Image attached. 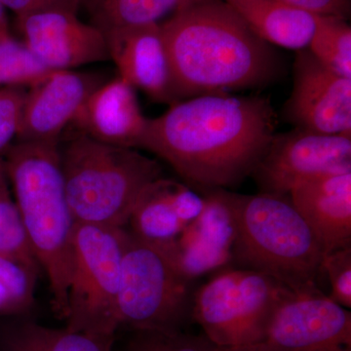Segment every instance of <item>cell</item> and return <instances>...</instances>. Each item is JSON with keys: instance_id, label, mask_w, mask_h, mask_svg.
<instances>
[{"instance_id": "obj_21", "label": "cell", "mask_w": 351, "mask_h": 351, "mask_svg": "<svg viewBox=\"0 0 351 351\" xmlns=\"http://www.w3.org/2000/svg\"><path fill=\"white\" fill-rule=\"evenodd\" d=\"M191 0H84L94 25L101 32L126 25L158 23Z\"/></svg>"}, {"instance_id": "obj_23", "label": "cell", "mask_w": 351, "mask_h": 351, "mask_svg": "<svg viewBox=\"0 0 351 351\" xmlns=\"http://www.w3.org/2000/svg\"><path fill=\"white\" fill-rule=\"evenodd\" d=\"M0 253L39 269L19 208L11 195L3 158H0Z\"/></svg>"}, {"instance_id": "obj_25", "label": "cell", "mask_w": 351, "mask_h": 351, "mask_svg": "<svg viewBox=\"0 0 351 351\" xmlns=\"http://www.w3.org/2000/svg\"><path fill=\"white\" fill-rule=\"evenodd\" d=\"M38 267L0 253V284L6 289L22 313L34 302Z\"/></svg>"}, {"instance_id": "obj_10", "label": "cell", "mask_w": 351, "mask_h": 351, "mask_svg": "<svg viewBox=\"0 0 351 351\" xmlns=\"http://www.w3.org/2000/svg\"><path fill=\"white\" fill-rule=\"evenodd\" d=\"M351 172V137L294 128L274 134L251 174L262 193L289 195L297 184Z\"/></svg>"}, {"instance_id": "obj_7", "label": "cell", "mask_w": 351, "mask_h": 351, "mask_svg": "<svg viewBox=\"0 0 351 351\" xmlns=\"http://www.w3.org/2000/svg\"><path fill=\"white\" fill-rule=\"evenodd\" d=\"M127 228L75 223L71 242L66 328L113 338Z\"/></svg>"}, {"instance_id": "obj_28", "label": "cell", "mask_w": 351, "mask_h": 351, "mask_svg": "<svg viewBox=\"0 0 351 351\" xmlns=\"http://www.w3.org/2000/svg\"><path fill=\"white\" fill-rule=\"evenodd\" d=\"M326 274L330 284L328 297L345 308L351 307V246L325 256L322 274Z\"/></svg>"}, {"instance_id": "obj_20", "label": "cell", "mask_w": 351, "mask_h": 351, "mask_svg": "<svg viewBox=\"0 0 351 351\" xmlns=\"http://www.w3.org/2000/svg\"><path fill=\"white\" fill-rule=\"evenodd\" d=\"M113 338L25 323L4 332L0 351H112Z\"/></svg>"}, {"instance_id": "obj_24", "label": "cell", "mask_w": 351, "mask_h": 351, "mask_svg": "<svg viewBox=\"0 0 351 351\" xmlns=\"http://www.w3.org/2000/svg\"><path fill=\"white\" fill-rule=\"evenodd\" d=\"M52 71L24 43L11 36L0 39V85L31 88Z\"/></svg>"}, {"instance_id": "obj_4", "label": "cell", "mask_w": 351, "mask_h": 351, "mask_svg": "<svg viewBox=\"0 0 351 351\" xmlns=\"http://www.w3.org/2000/svg\"><path fill=\"white\" fill-rule=\"evenodd\" d=\"M233 267L254 270L295 292L314 290L326 253L290 195L233 193Z\"/></svg>"}, {"instance_id": "obj_5", "label": "cell", "mask_w": 351, "mask_h": 351, "mask_svg": "<svg viewBox=\"0 0 351 351\" xmlns=\"http://www.w3.org/2000/svg\"><path fill=\"white\" fill-rule=\"evenodd\" d=\"M66 200L75 223L127 228L138 196L162 177L156 159L77 132L60 147Z\"/></svg>"}, {"instance_id": "obj_12", "label": "cell", "mask_w": 351, "mask_h": 351, "mask_svg": "<svg viewBox=\"0 0 351 351\" xmlns=\"http://www.w3.org/2000/svg\"><path fill=\"white\" fill-rule=\"evenodd\" d=\"M233 193L226 189L201 193V213L172 244L163 247L186 278L195 281L232 265L237 237Z\"/></svg>"}, {"instance_id": "obj_2", "label": "cell", "mask_w": 351, "mask_h": 351, "mask_svg": "<svg viewBox=\"0 0 351 351\" xmlns=\"http://www.w3.org/2000/svg\"><path fill=\"white\" fill-rule=\"evenodd\" d=\"M160 29L175 103L263 89L285 73L276 46L258 38L223 0H191Z\"/></svg>"}, {"instance_id": "obj_14", "label": "cell", "mask_w": 351, "mask_h": 351, "mask_svg": "<svg viewBox=\"0 0 351 351\" xmlns=\"http://www.w3.org/2000/svg\"><path fill=\"white\" fill-rule=\"evenodd\" d=\"M101 84L93 73L53 71L27 91L17 143L60 145L64 129Z\"/></svg>"}, {"instance_id": "obj_3", "label": "cell", "mask_w": 351, "mask_h": 351, "mask_svg": "<svg viewBox=\"0 0 351 351\" xmlns=\"http://www.w3.org/2000/svg\"><path fill=\"white\" fill-rule=\"evenodd\" d=\"M3 161L32 252L49 280L53 308L64 319L75 221L64 191L60 145L16 143Z\"/></svg>"}, {"instance_id": "obj_31", "label": "cell", "mask_w": 351, "mask_h": 351, "mask_svg": "<svg viewBox=\"0 0 351 351\" xmlns=\"http://www.w3.org/2000/svg\"><path fill=\"white\" fill-rule=\"evenodd\" d=\"M22 313L19 306L16 304L6 289L0 284V316L12 315Z\"/></svg>"}, {"instance_id": "obj_27", "label": "cell", "mask_w": 351, "mask_h": 351, "mask_svg": "<svg viewBox=\"0 0 351 351\" xmlns=\"http://www.w3.org/2000/svg\"><path fill=\"white\" fill-rule=\"evenodd\" d=\"M27 91L23 87L0 89V158L19 133Z\"/></svg>"}, {"instance_id": "obj_22", "label": "cell", "mask_w": 351, "mask_h": 351, "mask_svg": "<svg viewBox=\"0 0 351 351\" xmlns=\"http://www.w3.org/2000/svg\"><path fill=\"white\" fill-rule=\"evenodd\" d=\"M315 25L307 49L330 71L351 78V27L348 20L314 16Z\"/></svg>"}, {"instance_id": "obj_32", "label": "cell", "mask_w": 351, "mask_h": 351, "mask_svg": "<svg viewBox=\"0 0 351 351\" xmlns=\"http://www.w3.org/2000/svg\"><path fill=\"white\" fill-rule=\"evenodd\" d=\"M8 36H10L8 22H7L5 12H4V6L0 1V39L8 38Z\"/></svg>"}, {"instance_id": "obj_29", "label": "cell", "mask_w": 351, "mask_h": 351, "mask_svg": "<svg viewBox=\"0 0 351 351\" xmlns=\"http://www.w3.org/2000/svg\"><path fill=\"white\" fill-rule=\"evenodd\" d=\"M18 18L46 10H64L77 13L84 0H0Z\"/></svg>"}, {"instance_id": "obj_16", "label": "cell", "mask_w": 351, "mask_h": 351, "mask_svg": "<svg viewBox=\"0 0 351 351\" xmlns=\"http://www.w3.org/2000/svg\"><path fill=\"white\" fill-rule=\"evenodd\" d=\"M204 206L201 193L184 182L159 178L145 186L132 210L129 232L157 246L172 244Z\"/></svg>"}, {"instance_id": "obj_19", "label": "cell", "mask_w": 351, "mask_h": 351, "mask_svg": "<svg viewBox=\"0 0 351 351\" xmlns=\"http://www.w3.org/2000/svg\"><path fill=\"white\" fill-rule=\"evenodd\" d=\"M256 34L274 46L306 49L314 31L311 14L286 5L280 0H223Z\"/></svg>"}, {"instance_id": "obj_26", "label": "cell", "mask_w": 351, "mask_h": 351, "mask_svg": "<svg viewBox=\"0 0 351 351\" xmlns=\"http://www.w3.org/2000/svg\"><path fill=\"white\" fill-rule=\"evenodd\" d=\"M132 351H223L205 336L181 331H137Z\"/></svg>"}, {"instance_id": "obj_9", "label": "cell", "mask_w": 351, "mask_h": 351, "mask_svg": "<svg viewBox=\"0 0 351 351\" xmlns=\"http://www.w3.org/2000/svg\"><path fill=\"white\" fill-rule=\"evenodd\" d=\"M234 351H351V313L320 289H289L257 339Z\"/></svg>"}, {"instance_id": "obj_15", "label": "cell", "mask_w": 351, "mask_h": 351, "mask_svg": "<svg viewBox=\"0 0 351 351\" xmlns=\"http://www.w3.org/2000/svg\"><path fill=\"white\" fill-rule=\"evenodd\" d=\"M110 60L120 77L158 103L175 104L159 23L113 27L103 32Z\"/></svg>"}, {"instance_id": "obj_6", "label": "cell", "mask_w": 351, "mask_h": 351, "mask_svg": "<svg viewBox=\"0 0 351 351\" xmlns=\"http://www.w3.org/2000/svg\"><path fill=\"white\" fill-rule=\"evenodd\" d=\"M193 282L177 269L163 247L129 232L117 300L119 328L181 331L193 318Z\"/></svg>"}, {"instance_id": "obj_18", "label": "cell", "mask_w": 351, "mask_h": 351, "mask_svg": "<svg viewBox=\"0 0 351 351\" xmlns=\"http://www.w3.org/2000/svg\"><path fill=\"white\" fill-rule=\"evenodd\" d=\"M289 195L326 255L351 246V172L313 178Z\"/></svg>"}, {"instance_id": "obj_11", "label": "cell", "mask_w": 351, "mask_h": 351, "mask_svg": "<svg viewBox=\"0 0 351 351\" xmlns=\"http://www.w3.org/2000/svg\"><path fill=\"white\" fill-rule=\"evenodd\" d=\"M293 77L284 119L302 130L351 137V78L330 71L307 48L297 51Z\"/></svg>"}, {"instance_id": "obj_1", "label": "cell", "mask_w": 351, "mask_h": 351, "mask_svg": "<svg viewBox=\"0 0 351 351\" xmlns=\"http://www.w3.org/2000/svg\"><path fill=\"white\" fill-rule=\"evenodd\" d=\"M276 126L265 97L203 95L147 119L140 149L169 164L199 193L228 189L251 177Z\"/></svg>"}, {"instance_id": "obj_30", "label": "cell", "mask_w": 351, "mask_h": 351, "mask_svg": "<svg viewBox=\"0 0 351 351\" xmlns=\"http://www.w3.org/2000/svg\"><path fill=\"white\" fill-rule=\"evenodd\" d=\"M286 5L313 16H332L348 20L350 17V0H280Z\"/></svg>"}, {"instance_id": "obj_8", "label": "cell", "mask_w": 351, "mask_h": 351, "mask_svg": "<svg viewBox=\"0 0 351 351\" xmlns=\"http://www.w3.org/2000/svg\"><path fill=\"white\" fill-rule=\"evenodd\" d=\"M288 290L261 272L226 267L195 290L193 319L219 350H240L257 339Z\"/></svg>"}, {"instance_id": "obj_17", "label": "cell", "mask_w": 351, "mask_h": 351, "mask_svg": "<svg viewBox=\"0 0 351 351\" xmlns=\"http://www.w3.org/2000/svg\"><path fill=\"white\" fill-rule=\"evenodd\" d=\"M147 120L135 88L117 76L90 95L71 124L77 132L103 144L137 149Z\"/></svg>"}, {"instance_id": "obj_13", "label": "cell", "mask_w": 351, "mask_h": 351, "mask_svg": "<svg viewBox=\"0 0 351 351\" xmlns=\"http://www.w3.org/2000/svg\"><path fill=\"white\" fill-rule=\"evenodd\" d=\"M24 43L52 71H69L110 60L105 34L77 13L46 10L18 18Z\"/></svg>"}]
</instances>
